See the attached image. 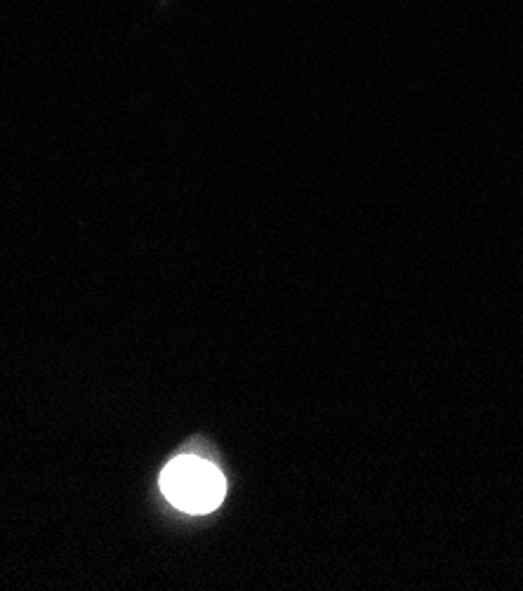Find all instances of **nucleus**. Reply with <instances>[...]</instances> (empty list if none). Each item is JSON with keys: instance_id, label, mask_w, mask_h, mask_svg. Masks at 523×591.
Here are the masks:
<instances>
[{"instance_id": "1", "label": "nucleus", "mask_w": 523, "mask_h": 591, "mask_svg": "<svg viewBox=\"0 0 523 591\" xmlns=\"http://www.w3.org/2000/svg\"><path fill=\"white\" fill-rule=\"evenodd\" d=\"M161 490L177 509L187 514H208L220 507L227 481L215 464L196 455H180L163 469Z\"/></svg>"}]
</instances>
